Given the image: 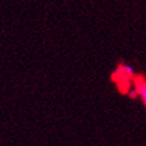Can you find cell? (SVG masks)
<instances>
[{"instance_id":"obj_1","label":"cell","mask_w":146,"mask_h":146,"mask_svg":"<svg viewBox=\"0 0 146 146\" xmlns=\"http://www.w3.org/2000/svg\"><path fill=\"white\" fill-rule=\"evenodd\" d=\"M134 89H136V94L141 98L143 106L146 107V80L141 77H136L134 80Z\"/></svg>"},{"instance_id":"obj_2","label":"cell","mask_w":146,"mask_h":146,"mask_svg":"<svg viewBox=\"0 0 146 146\" xmlns=\"http://www.w3.org/2000/svg\"><path fill=\"white\" fill-rule=\"evenodd\" d=\"M120 70H121V74L125 77H134V74H136V72H134V69L131 67V65H121L120 67Z\"/></svg>"}]
</instances>
